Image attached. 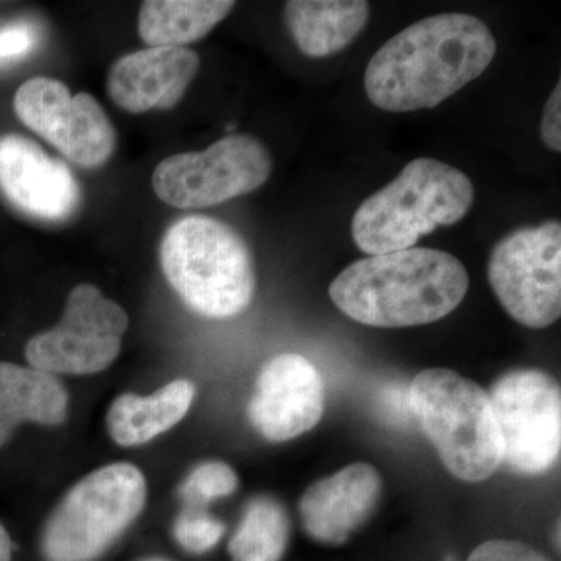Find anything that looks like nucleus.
I'll return each mask as SVG.
<instances>
[{
    "instance_id": "412c9836",
    "label": "nucleus",
    "mask_w": 561,
    "mask_h": 561,
    "mask_svg": "<svg viewBox=\"0 0 561 561\" xmlns=\"http://www.w3.org/2000/svg\"><path fill=\"white\" fill-rule=\"evenodd\" d=\"M127 312L92 284H79L70 291L58 327L102 339L122 341L128 330Z\"/></svg>"
},
{
    "instance_id": "5701e85b",
    "label": "nucleus",
    "mask_w": 561,
    "mask_h": 561,
    "mask_svg": "<svg viewBox=\"0 0 561 561\" xmlns=\"http://www.w3.org/2000/svg\"><path fill=\"white\" fill-rule=\"evenodd\" d=\"M225 524L201 505H186L173 523V538L183 551L203 556L224 538Z\"/></svg>"
},
{
    "instance_id": "9b49d317",
    "label": "nucleus",
    "mask_w": 561,
    "mask_h": 561,
    "mask_svg": "<svg viewBox=\"0 0 561 561\" xmlns=\"http://www.w3.org/2000/svg\"><path fill=\"white\" fill-rule=\"evenodd\" d=\"M324 411L320 371L300 354H278L262 367L251 394L249 419L265 440H294L313 430Z\"/></svg>"
},
{
    "instance_id": "7ed1b4c3",
    "label": "nucleus",
    "mask_w": 561,
    "mask_h": 561,
    "mask_svg": "<svg viewBox=\"0 0 561 561\" xmlns=\"http://www.w3.org/2000/svg\"><path fill=\"white\" fill-rule=\"evenodd\" d=\"M472 202L474 186L463 172L416 158L362 203L351 224L354 243L368 256L412 249L435 228L463 219Z\"/></svg>"
},
{
    "instance_id": "b1692460",
    "label": "nucleus",
    "mask_w": 561,
    "mask_h": 561,
    "mask_svg": "<svg viewBox=\"0 0 561 561\" xmlns=\"http://www.w3.org/2000/svg\"><path fill=\"white\" fill-rule=\"evenodd\" d=\"M468 561H551L545 553L516 540H490L479 545Z\"/></svg>"
},
{
    "instance_id": "a211bd4d",
    "label": "nucleus",
    "mask_w": 561,
    "mask_h": 561,
    "mask_svg": "<svg viewBox=\"0 0 561 561\" xmlns=\"http://www.w3.org/2000/svg\"><path fill=\"white\" fill-rule=\"evenodd\" d=\"M122 341L94 337L55 327L39 332L25 346V359L47 375L87 376L106 370L119 356Z\"/></svg>"
},
{
    "instance_id": "39448f33",
    "label": "nucleus",
    "mask_w": 561,
    "mask_h": 561,
    "mask_svg": "<svg viewBox=\"0 0 561 561\" xmlns=\"http://www.w3.org/2000/svg\"><path fill=\"white\" fill-rule=\"evenodd\" d=\"M411 408L446 470L483 482L502 465V442L489 391L448 368H427L412 381Z\"/></svg>"
},
{
    "instance_id": "393cba45",
    "label": "nucleus",
    "mask_w": 561,
    "mask_h": 561,
    "mask_svg": "<svg viewBox=\"0 0 561 561\" xmlns=\"http://www.w3.org/2000/svg\"><path fill=\"white\" fill-rule=\"evenodd\" d=\"M36 31L27 22H13L0 27V61L18 60L35 47Z\"/></svg>"
},
{
    "instance_id": "4be33fe9",
    "label": "nucleus",
    "mask_w": 561,
    "mask_h": 561,
    "mask_svg": "<svg viewBox=\"0 0 561 561\" xmlns=\"http://www.w3.org/2000/svg\"><path fill=\"white\" fill-rule=\"evenodd\" d=\"M239 486V478L224 461H205L190 472L180 486V496L187 505H205L231 496Z\"/></svg>"
},
{
    "instance_id": "4468645a",
    "label": "nucleus",
    "mask_w": 561,
    "mask_h": 561,
    "mask_svg": "<svg viewBox=\"0 0 561 561\" xmlns=\"http://www.w3.org/2000/svg\"><path fill=\"white\" fill-rule=\"evenodd\" d=\"M201 69L197 51L186 47H149L125 55L110 70L111 101L128 113L171 110Z\"/></svg>"
},
{
    "instance_id": "bb28decb",
    "label": "nucleus",
    "mask_w": 561,
    "mask_h": 561,
    "mask_svg": "<svg viewBox=\"0 0 561 561\" xmlns=\"http://www.w3.org/2000/svg\"><path fill=\"white\" fill-rule=\"evenodd\" d=\"M11 553H13V542L9 531L0 524V561H11Z\"/></svg>"
},
{
    "instance_id": "423d86ee",
    "label": "nucleus",
    "mask_w": 561,
    "mask_h": 561,
    "mask_svg": "<svg viewBox=\"0 0 561 561\" xmlns=\"http://www.w3.org/2000/svg\"><path fill=\"white\" fill-rule=\"evenodd\" d=\"M147 502V481L136 465L98 468L62 496L41 531L44 561H98L121 540Z\"/></svg>"
},
{
    "instance_id": "2eb2a0df",
    "label": "nucleus",
    "mask_w": 561,
    "mask_h": 561,
    "mask_svg": "<svg viewBox=\"0 0 561 561\" xmlns=\"http://www.w3.org/2000/svg\"><path fill=\"white\" fill-rule=\"evenodd\" d=\"M68 411V390L57 376L0 362V448L20 424L60 426Z\"/></svg>"
},
{
    "instance_id": "6e6552de",
    "label": "nucleus",
    "mask_w": 561,
    "mask_h": 561,
    "mask_svg": "<svg viewBox=\"0 0 561 561\" xmlns=\"http://www.w3.org/2000/svg\"><path fill=\"white\" fill-rule=\"evenodd\" d=\"M491 289L513 320L542 330L561 316V225L519 228L491 251Z\"/></svg>"
},
{
    "instance_id": "ddd939ff",
    "label": "nucleus",
    "mask_w": 561,
    "mask_h": 561,
    "mask_svg": "<svg viewBox=\"0 0 561 561\" xmlns=\"http://www.w3.org/2000/svg\"><path fill=\"white\" fill-rule=\"evenodd\" d=\"M382 486L379 471L365 461L319 479L301 496L302 530L320 545H345L375 515Z\"/></svg>"
},
{
    "instance_id": "a878e982",
    "label": "nucleus",
    "mask_w": 561,
    "mask_h": 561,
    "mask_svg": "<svg viewBox=\"0 0 561 561\" xmlns=\"http://www.w3.org/2000/svg\"><path fill=\"white\" fill-rule=\"evenodd\" d=\"M541 139L549 149L561 150V83L557 84L546 102L541 121Z\"/></svg>"
},
{
    "instance_id": "dca6fc26",
    "label": "nucleus",
    "mask_w": 561,
    "mask_h": 561,
    "mask_svg": "<svg viewBox=\"0 0 561 561\" xmlns=\"http://www.w3.org/2000/svg\"><path fill=\"white\" fill-rule=\"evenodd\" d=\"M194 400L195 386L187 379H175L149 397L122 393L111 402L106 430L113 442L124 448L147 445L176 426Z\"/></svg>"
},
{
    "instance_id": "6ab92c4d",
    "label": "nucleus",
    "mask_w": 561,
    "mask_h": 561,
    "mask_svg": "<svg viewBox=\"0 0 561 561\" xmlns=\"http://www.w3.org/2000/svg\"><path fill=\"white\" fill-rule=\"evenodd\" d=\"M234 5L227 0H147L139 11V35L150 47H183L205 38Z\"/></svg>"
},
{
    "instance_id": "f257e3e1",
    "label": "nucleus",
    "mask_w": 561,
    "mask_h": 561,
    "mask_svg": "<svg viewBox=\"0 0 561 561\" xmlns=\"http://www.w3.org/2000/svg\"><path fill=\"white\" fill-rule=\"evenodd\" d=\"M494 55L496 39L478 18H424L373 55L365 91L378 108L390 113L435 108L482 76Z\"/></svg>"
},
{
    "instance_id": "0eeeda50",
    "label": "nucleus",
    "mask_w": 561,
    "mask_h": 561,
    "mask_svg": "<svg viewBox=\"0 0 561 561\" xmlns=\"http://www.w3.org/2000/svg\"><path fill=\"white\" fill-rule=\"evenodd\" d=\"M272 173V157L253 136L230 135L205 151L172 154L154 169L158 198L180 209L208 208L260 190Z\"/></svg>"
},
{
    "instance_id": "f8f14e48",
    "label": "nucleus",
    "mask_w": 561,
    "mask_h": 561,
    "mask_svg": "<svg viewBox=\"0 0 561 561\" xmlns=\"http://www.w3.org/2000/svg\"><path fill=\"white\" fill-rule=\"evenodd\" d=\"M0 192L14 208L47 221L68 219L80 202L68 164L13 133L0 136Z\"/></svg>"
},
{
    "instance_id": "20e7f679",
    "label": "nucleus",
    "mask_w": 561,
    "mask_h": 561,
    "mask_svg": "<svg viewBox=\"0 0 561 561\" xmlns=\"http://www.w3.org/2000/svg\"><path fill=\"white\" fill-rule=\"evenodd\" d=\"M161 267L181 301L208 319L239 316L256 291L249 245L213 217H184L172 225L162 239Z\"/></svg>"
},
{
    "instance_id": "f03ea898",
    "label": "nucleus",
    "mask_w": 561,
    "mask_h": 561,
    "mask_svg": "<svg viewBox=\"0 0 561 561\" xmlns=\"http://www.w3.org/2000/svg\"><path fill=\"white\" fill-rule=\"evenodd\" d=\"M468 287L467 268L456 256L412 247L353 262L332 280L330 297L357 323L411 328L456 311Z\"/></svg>"
},
{
    "instance_id": "1a4fd4ad",
    "label": "nucleus",
    "mask_w": 561,
    "mask_h": 561,
    "mask_svg": "<svg viewBox=\"0 0 561 561\" xmlns=\"http://www.w3.org/2000/svg\"><path fill=\"white\" fill-rule=\"evenodd\" d=\"M500 430L502 463L518 474L551 470L561 449V391L551 375L534 368L505 373L489 391Z\"/></svg>"
},
{
    "instance_id": "9d476101",
    "label": "nucleus",
    "mask_w": 561,
    "mask_h": 561,
    "mask_svg": "<svg viewBox=\"0 0 561 561\" xmlns=\"http://www.w3.org/2000/svg\"><path fill=\"white\" fill-rule=\"evenodd\" d=\"M13 105L25 127L81 168L105 164L116 149V131L101 103L88 92L70 94L60 80L25 81Z\"/></svg>"
},
{
    "instance_id": "aec40b11",
    "label": "nucleus",
    "mask_w": 561,
    "mask_h": 561,
    "mask_svg": "<svg viewBox=\"0 0 561 561\" xmlns=\"http://www.w3.org/2000/svg\"><path fill=\"white\" fill-rule=\"evenodd\" d=\"M289 513L276 497H253L228 542L231 561H280L290 545Z\"/></svg>"
},
{
    "instance_id": "cd10ccee",
    "label": "nucleus",
    "mask_w": 561,
    "mask_h": 561,
    "mask_svg": "<svg viewBox=\"0 0 561 561\" xmlns=\"http://www.w3.org/2000/svg\"><path fill=\"white\" fill-rule=\"evenodd\" d=\"M138 561H173V560L164 559V557H146V559H140Z\"/></svg>"
},
{
    "instance_id": "f3484780",
    "label": "nucleus",
    "mask_w": 561,
    "mask_h": 561,
    "mask_svg": "<svg viewBox=\"0 0 561 561\" xmlns=\"http://www.w3.org/2000/svg\"><path fill=\"white\" fill-rule=\"evenodd\" d=\"M370 7L362 0H291L286 21L298 49L311 58L330 57L348 47L367 25Z\"/></svg>"
}]
</instances>
